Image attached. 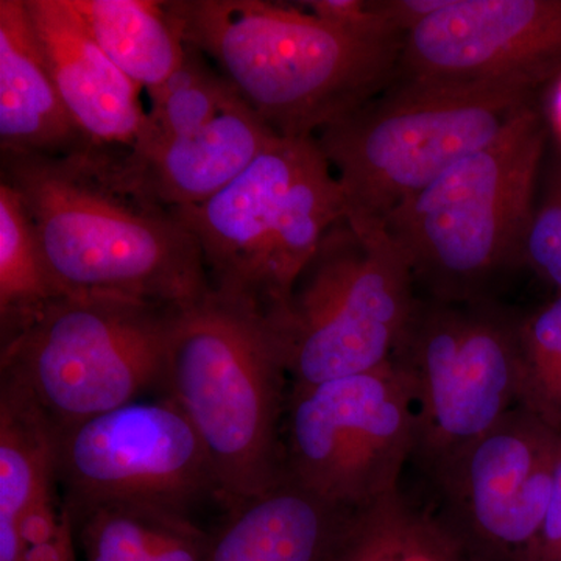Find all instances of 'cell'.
Instances as JSON below:
<instances>
[{
    "label": "cell",
    "instance_id": "f1b7e54d",
    "mask_svg": "<svg viewBox=\"0 0 561 561\" xmlns=\"http://www.w3.org/2000/svg\"><path fill=\"white\" fill-rule=\"evenodd\" d=\"M526 561H561V440L548 512Z\"/></svg>",
    "mask_w": 561,
    "mask_h": 561
},
{
    "label": "cell",
    "instance_id": "e0dca14e",
    "mask_svg": "<svg viewBox=\"0 0 561 561\" xmlns=\"http://www.w3.org/2000/svg\"><path fill=\"white\" fill-rule=\"evenodd\" d=\"M353 515L283 479L227 512L205 561H331Z\"/></svg>",
    "mask_w": 561,
    "mask_h": 561
},
{
    "label": "cell",
    "instance_id": "8992f818",
    "mask_svg": "<svg viewBox=\"0 0 561 561\" xmlns=\"http://www.w3.org/2000/svg\"><path fill=\"white\" fill-rule=\"evenodd\" d=\"M546 130L535 106L394 209L387 234L431 300H483L496 273L522 261Z\"/></svg>",
    "mask_w": 561,
    "mask_h": 561
},
{
    "label": "cell",
    "instance_id": "6da1fadb",
    "mask_svg": "<svg viewBox=\"0 0 561 561\" xmlns=\"http://www.w3.org/2000/svg\"><path fill=\"white\" fill-rule=\"evenodd\" d=\"M65 297L187 306L210 291L201 247L171 210L122 191L84 157L2 154Z\"/></svg>",
    "mask_w": 561,
    "mask_h": 561
},
{
    "label": "cell",
    "instance_id": "4dcf8cb0",
    "mask_svg": "<svg viewBox=\"0 0 561 561\" xmlns=\"http://www.w3.org/2000/svg\"><path fill=\"white\" fill-rule=\"evenodd\" d=\"M551 113L553 127H556L557 135H559L561 140V76L559 83H557L556 91H553Z\"/></svg>",
    "mask_w": 561,
    "mask_h": 561
},
{
    "label": "cell",
    "instance_id": "7a4b0ae2",
    "mask_svg": "<svg viewBox=\"0 0 561 561\" xmlns=\"http://www.w3.org/2000/svg\"><path fill=\"white\" fill-rule=\"evenodd\" d=\"M169 20L276 135L317 136L397 77L402 41L367 39L264 0H165Z\"/></svg>",
    "mask_w": 561,
    "mask_h": 561
},
{
    "label": "cell",
    "instance_id": "5bb4252c",
    "mask_svg": "<svg viewBox=\"0 0 561 561\" xmlns=\"http://www.w3.org/2000/svg\"><path fill=\"white\" fill-rule=\"evenodd\" d=\"M238 94L202 130L95 158L122 191L169 210L208 202L278 138Z\"/></svg>",
    "mask_w": 561,
    "mask_h": 561
},
{
    "label": "cell",
    "instance_id": "d4e9b609",
    "mask_svg": "<svg viewBox=\"0 0 561 561\" xmlns=\"http://www.w3.org/2000/svg\"><path fill=\"white\" fill-rule=\"evenodd\" d=\"M301 5L320 21L360 38L404 39L373 11L368 0H309Z\"/></svg>",
    "mask_w": 561,
    "mask_h": 561
},
{
    "label": "cell",
    "instance_id": "30bf717a",
    "mask_svg": "<svg viewBox=\"0 0 561 561\" xmlns=\"http://www.w3.org/2000/svg\"><path fill=\"white\" fill-rule=\"evenodd\" d=\"M415 446L411 390L391 360L360 375L289 387L284 479L343 511H365L400 490Z\"/></svg>",
    "mask_w": 561,
    "mask_h": 561
},
{
    "label": "cell",
    "instance_id": "7402d4cb",
    "mask_svg": "<svg viewBox=\"0 0 561 561\" xmlns=\"http://www.w3.org/2000/svg\"><path fill=\"white\" fill-rule=\"evenodd\" d=\"M236 94L238 92L202 51L184 44L183 60L171 77L149 94L147 130L135 147L202 130L219 116Z\"/></svg>",
    "mask_w": 561,
    "mask_h": 561
},
{
    "label": "cell",
    "instance_id": "277c9868",
    "mask_svg": "<svg viewBox=\"0 0 561 561\" xmlns=\"http://www.w3.org/2000/svg\"><path fill=\"white\" fill-rule=\"evenodd\" d=\"M526 87H454L394 79L317 133L354 230L386 231L394 209L483 149L534 106Z\"/></svg>",
    "mask_w": 561,
    "mask_h": 561
},
{
    "label": "cell",
    "instance_id": "484cf974",
    "mask_svg": "<svg viewBox=\"0 0 561 561\" xmlns=\"http://www.w3.org/2000/svg\"><path fill=\"white\" fill-rule=\"evenodd\" d=\"M518 405L561 432V351L548 364L522 376Z\"/></svg>",
    "mask_w": 561,
    "mask_h": 561
},
{
    "label": "cell",
    "instance_id": "83f0119b",
    "mask_svg": "<svg viewBox=\"0 0 561 561\" xmlns=\"http://www.w3.org/2000/svg\"><path fill=\"white\" fill-rule=\"evenodd\" d=\"M449 3L451 0H370L373 11L401 36L415 31Z\"/></svg>",
    "mask_w": 561,
    "mask_h": 561
},
{
    "label": "cell",
    "instance_id": "ffe728a7",
    "mask_svg": "<svg viewBox=\"0 0 561 561\" xmlns=\"http://www.w3.org/2000/svg\"><path fill=\"white\" fill-rule=\"evenodd\" d=\"M65 297L51 278L24 201L0 180V331L9 342L47 305Z\"/></svg>",
    "mask_w": 561,
    "mask_h": 561
},
{
    "label": "cell",
    "instance_id": "cb8c5ba5",
    "mask_svg": "<svg viewBox=\"0 0 561 561\" xmlns=\"http://www.w3.org/2000/svg\"><path fill=\"white\" fill-rule=\"evenodd\" d=\"M522 261L561 294V173L553 180L540 206H535Z\"/></svg>",
    "mask_w": 561,
    "mask_h": 561
},
{
    "label": "cell",
    "instance_id": "3957f363",
    "mask_svg": "<svg viewBox=\"0 0 561 561\" xmlns=\"http://www.w3.org/2000/svg\"><path fill=\"white\" fill-rule=\"evenodd\" d=\"M289 387L278 342L260 313L213 290L176 311L162 394L197 431L225 511L283 481Z\"/></svg>",
    "mask_w": 561,
    "mask_h": 561
},
{
    "label": "cell",
    "instance_id": "f546056e",
    "mask_svg": "<svg viewBox=\"0 0 561 561\" xmlns=\"http://www.w3.org/2000/svg\"><path fill=\"white\" fill-rule=\"evenodd\" d=\"M76 541L72 519L66 511L60 534L46 545L28 548L24 561H79L77 559Z\"/></svg>",
    "mask_w": 561,
    "mask_h": 561
},
{
    "label": "cell",
    "instance_id": "5b68a950",
    "mask_svg": "<svg viewBox=\"0 0 561 561\" xmlns=\"http://www.w3.org/2000/svg\"><path fill=\"white\" fill-rule=\"evenodd\" d=\"M171 213L201 247L210 290L265 321L289 301L324 234L346 219L316 136H278L230 186Z\"/></svg>",
    "mask_w": 561,
    "mask_h": 561
},
{
    "label": "cell",
    "instance_id": "4fadbf2b",
    "mask_svg": "<svg viewBox=\"0 0 561 561\" xmlns=\"http://www.w3.org/2000/svg\"><path fill=\"white\" fill-rule=\"evenodd\" d=\"M561 61V0H451L408 33L394 79L535 88Z\"/></svg>",
    "mask_w": 561,
    "mask_h": 561
},
{
    "label": "cell",
    "instance_id": "ba28073f",
    "mask_svg": "<svg viewBox=\"0 0 561 561\" xmlns=\"http://www.w3.org/2000/svg\"><path fill=\"white\" fill-rule=\"evenodd\" d=\"M413 276L387 231L339 221L321 239L268 320L290 386L308 387L382 367L393 356L416 297Z\"/></svg>",
    "mask_w": 561,
    "mask_h": 561
},
{
    "label": "cell",
    "instance_id": "52a82bcc",
    "mask_svg": "<svg viewBox=\"0 0 561 561\" xmlns=\"http://www.w3.org/2000/svg\"><path fill=\"white\" fill-rule=\"evenodd\" d=\"M180 308L58 298L2 343L0 381L27 397L57 434L139 401L147 391H162Z\"/></svg>",
    "mask_w": 561,
    "mask_h": 561
},
{
    "label": "cell",
    "instance_id": "603a6c76",
    "mask_svg": "<svg viewBox=\"0 0 561 561\" xmlns=\"http://www.w3.org/2000/svg\"><path fill=\"white\" fill-rule=\"evenodd\" d=\"M84 561H149L162 542L195 524L190 515L146 504H103L73 519Z\"/></svg>",
    "mask_w": 561,
    "mask_h": 561
},
{
    "label": "cell",
    "instance_id": "ac0fdd59",
    "mask_svg": "<svg viewBox=\"0 0 561 561\" xmlns=\"http://www.w3.org/2000/svg\"><path fill=\"white\" fill-rule=\"evenodd\" d=\"M91 38L147 94L171 77L183 60L184 43L162 2L154 0H69Z\"/></svg>",
    "mask_w": 561,
    "mask_h": 561
},
{
    "label": "cell",
    "instance_id": "9c48e42d",
    "mask_svg": "<svg viewBox=\"0 0 561 561\" xmlns=\"http://www.w3.org/2000/svg\"><path fill=\"white\" fill-rule=\"evenodd\" d=\"M390 360L415 409L412 459L431 479L518 408L519 319L485 300L416 298Z\"/></svg>",
    "mask_w": 561,
    "mask_h": 561
},
{
    "label": "cell",
    "instance_id": "2e32d148",
    "mask_svg": "<svg viewBox=\"0 0 561 561\" xmlns=\"http://www.w3.org/2000/svg\"><path fill=\"white\" fill-rule=\"evenodd\" d=\"M0 149L47 158L92 153L55 87L25 0H0Z\"/></svg>",
    "mask_w": 561,
    "mask_h": 561
},
{
    "label": "cell",
    "instance_id": "9a60e30c",
    "mask_svg": "<svg viewBox=\"0 0 561 561\" xmlns=\"http://www.w3.org/2000/svg\"><path fill=\"white\" fill-rule=\"evenodd\" d=\"M62 103L92 153L130 150L147 130L139 88L91 38L69 0H25Z\"/></svg>",
    "mask_w": 561,
    "mask_h": 561
},
{
    "label": "cell",
    "instance_id": "d6986e66",
    "mask_svg": "<svg viewBox=\"0 0 561 561\" xmlns=\"http://www.w3.org/2000/svg\"><path fill=\"white\" fill-rule=\"evenodd\" d=\"M55 486L57 431L27 397L0 381V531H18L22 513Z\"/></svg>",
    "mask_w": 561,
    "mask_h": 561
},
{
    "label": "cell",
    "instance_id": "4316f807",
    "mask_svg": "<svg viewBox=\"0 0 561 561\" xmlns=\"http://www.w3.org/2000/svg\"><path fill=\"white\" fill-rule=\"evenodd\" d=\"M66 511L57 486L44 491L18 519L16 529L27 548L46 545L60 534Z\"/></svg>",
    "mask_w": 561,
    "mask_h": 561
},
{
    "label": "cell",
    "instance_id": "44dd1931",
    "mask_svg": "<svg viewBox=\"0 0 561 561\" xmlns=\"http://www.w3.org/2000/svg\"><path fill=\"white\" fill-rule=\"evenodd\" d=\"M346 541L362 561H479L438 515L413 507L400 490L354 513Z\"/></svg>",
    "mask_w": 561,
    "mask_h": 561
},
{
    "label": "cell",
    "instance_id": "7c38bea8",
    "mask_svg": "<svg viewBox=\"0 0 561 561\" xmlns=\"http://www.w3.org/2000/svg\"><path fill=\"white\" fill-rule=\"evenodd\" d=\"M561 432L512 409L432 482L438 518L479 561H526L551 500Z\"/></svg>",
    "mask_w": 561,
    "mask_h": 561
},
{
    "label": "cell",
    "instance_id": "8fae6325",
    "mask_svg": "<svg viewBox=\"0 0 561 561\" xmlns=\"http://www.w3.org/2000/svg\"><path fill=\"white\" fill-rule=\"evenodd\" d=\"M57 478L70 519L103 504H146L187 515L214 497L205 446L168 394L91 416L57 434Z\"/></svg>",
    "mask_w": 561,
    "mask_h": 561
}]
</instances>
